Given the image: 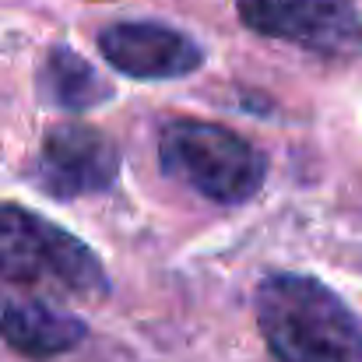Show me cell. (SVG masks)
I'll return each instance as SVG.
<instances>
[{"label":"cell","instance_id":"6da1fadb","mask_svg":"<svg viewBox=\"0 0 362 362\" xmlns=\"http://www.w3.org/2000/svg\"><path fill=\"white\" fill-rule=\"evenodd\" d=\"M257 327L278 362H362V320L310 274H267Z\"/></svg>","mask_w":362,"mask_h":362},{"label":"cell","instance_id":"7a4b0ae2","mask_svg":"<svg viewBox=\"0 0 362 362\" xmlns=\"http://www.w3.org/2000/svg\"><path fill=\"white\" fill-rule=\"evenodd\" d=\"M0 278L81 299L110 296L106 267L85 243L11 201H0Z\"/></svg>","mask_w":362,"mask_h":362},{"label":"cell","instance_id":"3957f363","mask_svg":"<svg viewBox=\"0 0 362 362\" xmlns=\"http://www.w3.org/2000/svg\"><path fill=\"white\" fill-rule=\"evenodd\" d=\"M165 176L215 204L250 201L267 176L264 155L236 130L211 120H173L158 134Z\"/></svg>","mask_w":362,"mask_h":362},{"label":"cell","instance_id":"277c9868","mask_svg":"<svg viewBox=\"0 0 362 362\" xmlns=\"http://www.w3.org/2000/svg\"><path fill=\"white\" fill-rule=\"evenodd\" d=\"M240 21L257 35L324 57L362 53V18L352 0H240Z\"/></svg>","mask_w":362,"mask_h":362},{"label":"cell","instance_id":"5b68a950","mask_svg":"<svg viewBox=\"0 0 362 362\" xmlns=\"http://www.w3.org/2000/svg\"><path fill=\"white\" fill-rule=\"evenodd\" d=\"M120 176L117 144L92 123H53L35 158L39 187L57 201L106 194Z\"/></svg>","mask_w":362,"mask_h":362},{"label":"cell","instance_id":"8992f818","mask_svg":"<svg viewBox=\"0 0 362 362\" xmlns=\"http://www.w3.org/2000/svg\"><path fill=\"white\" fill-rule=\"evenodd\" d=\"M99 49L106 64H113L120 74L141 81H165V78H187L204 64L201 46L158 21H120L110 25L99 35Z\"/></svg>","mask_w":362,"mask_h":362},{"label":"cell","instance_id":"52a82bcc","mask_svg":"<svg viewBox=\"0 0 362 362\" xmlns=\"http://www.w3.org/2000/svg\"><path fill=\"white\" fill-rule=\"evenodd\" d=\"M85 320L46 303H0V338L28 359L71 352L78 341H85Z\"/></svg>","mask_w":362,"mask_h":362},{"label":"cell","instance_id":"ba28073f","mask_svg":"<svg viewBox=\"0 0 362 362\" xmlns=\"http://www.w3.org/2000/svg\"><path fill=\"white\" fill-rule=\"evenodd\" d=\"M39 95L67 113L95 110L113 95V85L74 49L53 46L39 67Z\"/></svg>","mask_w":362,"mask_h":362}]
</instances>
